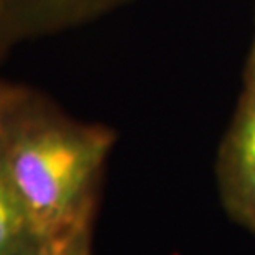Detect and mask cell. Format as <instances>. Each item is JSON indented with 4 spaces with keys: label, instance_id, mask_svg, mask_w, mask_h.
<instances>
[{
    "label": "cell",
    "instance_id": "6da1fadb",
    "mask_svg": "<svg viewBox=\"0 0 255 255\" xmlns=\"http://www.w3.org/2000/svg\"><path fill=\"white\" fill-rule=\"evenodd\" d=\"M114 143L112 128L76 121L45 94L21 86L0 137V158L38 241L94 222Z\"/></svg>",
    "mask_w": 255,
    "mask_h": 255
},
{
    "label": "cell",
    "instance_id": "7a4b0ae2",
    "mask_svg": "<svg viewBox=\"0 0 255 255\" xmlns=\"http://www.w3.org/2000/svg\"><path fill=\"white\" fill-rule=\"evenodd\" d=\"M227 214L255 236V40L242 74V89L216 163Z\"/></svg>",
    "mask_w": 255,
    "mask_h": 255
},
{
    "label": "cell",
    "instance_id": "3957f363",
    "mask_svg": "<svg viewBox=\"0 0 255 255\" xmlns=\"http://www.w3.org/2000/svg\"><path fill=\"white\" fill-rule=\"evenodd\" d=\"M135 0H0V58L10 48L91 23Z\"/></svg>",
    "mask_w": 255,
    "mask_h": 255
},
{
    "label": "cell",
    "instance_id": "277c9868",
    "mask_svg": "<svg viewBox=\"0 0 255 255\" xmlns=\"http://www.w3.org/2000/svg\"><path fill=\"white\" fill-rule=\"evenodd\" d=\"M40 244L0 158V255H28Z\"/></svg>",
    "mask_w": 255,
    "mask_h": 255
},
{
    "label": "cell",
    "instance_id": "5b68a950",
    "mask_svg": "<svg viewBox=\"0 0 255 255\" xmlns=\"http://www.w3.org/2000/svg\"><path fill=\"white\" fill-rule=\"evenodd\" d=\"M92 224L41 241L28 255H91Z\"/></svg>",
    "mask_w": 255,
    "mask_h": 255
},
{
    "label": "cell",
    "instance_id": "8992f818",
    "mask_svg": "<svg viewBox=\"0 0 255 255\" xmlns=\"http://www.w3.org/2000/svg\"><path fill=\"white\" fill-rule=\"evenodd\" d=\"M20 91L21 84H13L5 79H0V137H2L5 124L8 121V116L12 112V107L17 101Z\"/></svg>",
    "mask_w": 255,
    "mask_h": 255
}]
</instances>
